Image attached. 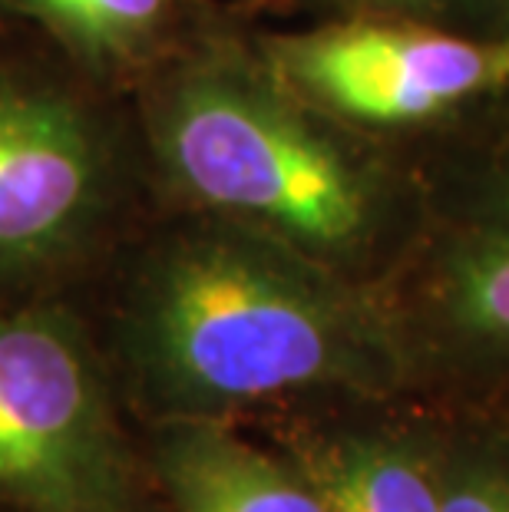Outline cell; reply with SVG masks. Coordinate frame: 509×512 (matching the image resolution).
<instances>
[{
  "label": "cell",
  "mask_w": 509,
  "mask_h": 512,
  "mask_svg": "<svg viewBox=\"0 0 509 512\" xmlns=\"http://www.w3.org/2000/svg\"><path fill=\"white\" fill-rule=\"evenodd\" d=\"M440 479L443 512H509V413L440 407Z\"/></svg>",
  "instance_id": "obj_10"
},
{
  "label": "cell",
  "mask_w": 509,
  "mask_h": 512,
  "mask_svg": "<svg viewBox=\"0 0 509 512\" xmlns=\"http://www.w3.org/2000/svg\"><path fill=\"white\" fill-rule=\"evenodd\" d=\"M129 96L156 205L252 228L377 288L414 242L420 172L285 86L222 14Z\"/></svg>",
  "instance_id": "obj_2"
},
{
  "label": "cell",
  "mask_w": 509,
  "mask_h": 512,
  "mask_svg": "<svg viewBox=\"0 0 509 512\" xmlns=\"http://www.w3.org/2000/svg\"><path fill=\"white\" fill-rule=\"evenodd\" d=\"M248 7H255V10H265V7H272L275 0H245Z\"/></svg>",
  "instance_id": "obj_13"
},
{
  "label": "cell",
  "mask_w": 509,
  "mask_h": 512,
  "mask_svg": "<svg viewBox=\"0 0 509 512\" xmlns=\"http://www.w3.org/2000/svg\"><path fill=\"white\" fill-rule=\"evenodd\" d=\"M4 14H10V10H7L4 4H0V17H4Z\"/></svg>",
  "instance_id": "obj_14"
},
{
  "label": "cell",
  "mask_w": 509,
  "mask_h": 512,
  "mask_svg": "<svg viewBox=\"0 0 509 512\" xmlns=\"http://www.w3.org/2000/svg\"><path fill=\"white\" fill-rule=\"evenodd\" d=\"M500 37H509V0H503V10H500V30H496Z\"/></svg>",
  "instance_id": "obj_12"
},
{
  "label": "cell",
  "mask_w": 509,
  "mask_h": 512,
  "mask_svg": "<svg viewBox=\"0 0 509 512\" xmlns=\"http://www.w3.org/2000/svg\"><path fill=\"white\" fill-rule=\"evenodd\" d=\"M410 156L420 225L377 285L407 394L509 413V93Z\"/></svg>",
  "instance_id": "obj_3"
},
{
  "label": "cell",
  "mask_w": 509,
  "mask_h": 512,
  "mask_svg": "<svg viewBox=\"0 0 509 512\" xmlns=\"http://www.w3.org/2000/svg\"><path fill=\"white\" fill-rule=\"evenodd\" d=\"M63 67L0 60V294L113 255L156 205L129 110Z\"/></svg>",
  "instance_id": "obj_4"
},
{
  "label": "cell",
  "mask_w": 509,
  "mask_h": 512,
  "mask_svg": "<svg viewBox=\"0 0 509 512\" xmlns=\"http://www.w3.org/2000/svg\"><path fill=\"white\" fill-rule=\"evenodd\" d=\"M110 261L103 354L143 427H248L305 403L407 390L377 288L252 228L153 205Z\"/></svg>",
  "instance_id": "obj_1"
},
{
  "label": "cell",
  "mask_w": 509,
  "mask_h": 512,
  "mask_svg": "<svg viewBox=\"0 0 509 512\" xmlns=\"http://www.w3.org/2000/svg\"><path fill=\"white\" fill-rule=\"evenodd\" d=\"M252 37L301 100L354 133L407 152L509 93V37L387 17L252 27Z\"/></svg>",
  "instance_id": "obj_6"
},
{
  "label": "cell",
  "mask_w": 509,
  "mask_h": 512,
  "mask_svg": "<svg viewBox=\"0 0 509 512\" xmlns=\"http://www.w3.org/2000/svg\"><path fill=\"white\" fill-rule=\"evenodd\" d=\"M47 30L80 73L129 93L222 14L212 0H0Z\"/></svg>",
  "instance_id": "obj_9"
},
{
  "label": "cell",
  "mask_w": 509,
  "mask_h": 512,
  "mask_svg": "<svg viewBox=\"0 0 509 512\" xmlns=\"http://www.w3.org/2000/svg\"><path fill=\"white\" fill-rule=\"evenodd\" d=\"M331 512H443L440 407L417 394L341 397L248 423Z\"/></svg>",
  "instance_id": "obj_7"
},
{
  "label": "cell",
  "mask_w": 509,
  "mask_h": 512,
  "mask_svg": "<svg viewBox=\"0 0 509 512\" xmlns=\"http://www.w3.org/2000/svg\"><path fill=\"white\" fill-rule=\"evenodd\" d=\"M86 321L43 294H0V509L149 512L153 476Z\"/></svg>",
  "instance_id": "obj_5"
},
{
  "label": "cell",
  "mask_w": 509,
  "mask_h": 512,
  "mask_svg": "<svg viewBox=\"0 0 509 512\" xmlns=\"http://www.w3.org/2000/svg\"><path fill=\"white\" fill-rule=\"evenodd\" d=\"M275 4L301 7L311 20L331 17H387L410 20L443 30H460L476 37H500L503 0H275Z\"/></svg>",
  "instance_id": "obj_11"
},
{
  "label": "cell",
  "mask_w": 509,
  "mask_h": 512,
  "mask_svg": "<svg viewBox=\"0 0 509 512\" xmlns=\"http://www.w3.org/2000/svg\"><path fill=\"white\" fill-rule=\"evenodd\" d=\"M166 512H331L295 463L235 423L143 427Z\"/></svg>",
  "instance_id": "obj_8"
}]
</instances>
